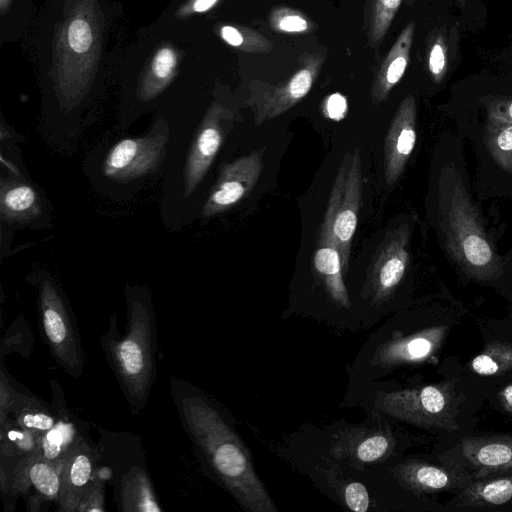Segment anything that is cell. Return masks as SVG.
Returning a JSON list of instances; mask_svg holds the SVG:
<instances>
[{"instance_id": "4dcf8cb0", "label": "cell", "mask_w": 512, "mask_h": 512, "mask_svg": "<svg viewBox=\"0 0 512 512\" xmlns=\"http://www.w3.org/2000/svg\"><path fill=\"white\" fill-rule=\"evenodd\" d=\"M67 37L71 49L78 53L88 51L92 43L90 26L82 19H76L71 22L68 28Z\"/></svg>"}, {"instance_id": "8fae6325", "label": "cell", "mask_w": 512, "mask_h": 512, "mask_svg": "<svg viewBox=\"0 0 512 512\" xmlns=\"http://www.w3.org/2000/svg\"><path fill=\"white\" fill-rule=\"evenodd\" d=\"M410 227L402 224L379 246L369 275L373 303L387 300L402 281L409 263Z\"/></svg>"}, {"instance_id": "484cf974", "label": "cell", "mask_w": 512, "mask_h": 512, "mask_svg": "<svg viewBox=\"0 0 512 512\" xmlns=\"http://www.w3.org/2000/svg\"><path fill=\"white\" fill-rule=\"evenodd\" d=\"M394 448V441L385 433L375 432L361 437L350 448V455L358 463H374L387 457Z\"/></svg>"}, {"instance_id": "83f0119b", "label": "cell", "mask_w": 512, "mask_h": 512, "mask_svg": "<svg viewBox=\"0 0 512 512\" xmlns=\"http://www.w3.org/2000/svg\"><path fill=\"white\" fill-rule=\"evenodd\" d=\"M112 471L105 467H97L90 486L78 506L77 512H103L105 511L104 482L110 479Z\"/></svg>"}, {"instance_id": "d6986e66", "label": "cell", "mask_w": 512, "mask_h": 512, "mask_svg": "<svg viewBox=\"0 0 512 512\" xmlns=\"http://www.w3.org/2000/svg\"><path fill=\"white\" fill-rule=\"evenodd\" d=\"M512 501V474L474 479L448 503L453 507L488 508Z\"/></svg>"}, {"instance_id": "277c9868", "label": "cell", "mask_w": 512, "mask_h": 512, "mask_svg": "<svg viewBox=\"0 0 512 512\" xmlns=\"http://www.w3.org/2000/svg\"><path fill=\"white\" fill-rule=\"evenodd\" d=\"M453 382L425 385L390 392L379 391L374 408L416 426L454 432L457 423L459 396Z\"/></svg>"}, {"instance_id": "3957f363", "label": "cell", "mask_w": 512, "mask_h": 512, "mask_svg": "<svg viewBox=\"0 0 512 512\" xmlns=\"http://www.w3.org/2000/svg\"><path fill=\"white\" fill-rule=\"evenodd\" d=\"M445 181L442 229L448 252L471 277L491 280L501 273L495 247L457 171Z\"/></svg>"}, {"instance_id": "7a4b0ae2", "label": "cell", "mask_w": 512, "mask_h": 512, "mask_svg": "<svg viewBox=\"0 0 512 512\" xmlns=\"http://www.w3.org/2000/svg\"><path fill=\"white\" fill-rule=\"evenodd\" d=\"M127 321L118 330L116 315L109 318L100 336L105 359L111 368L132 415L146 406L157 376V325L150 296L135 288L126 292Z\"/></svg>"}, {"instance_id": "836d02e7", "label": "cell", "mask_w": 512, "mask_h": 512, "mask_svg": "<svg viewBox=\"0 0 512 512\" xmlns=\"http://www.w3.org/2000/svg\"><path fill=\"white\" fill-rule=\"evenodd\" d=\"M323 114L335 121L343 119L348 110L346 98L340 93H334L327 97L323 104Z\"/></svg>"}, {"instance_id": "7c38bea8", "label": "cell", "mask_w": 512, "mask_h": 512, "mask_svg": "<svg viewBox=\"0 0 512 512\" xmlns=\"http://www.w3.org/2000/svg\"><path fill=\"white\" fill-rule=\"evenodd\" d=\"M232 114L213 107L203 119L191 144L184 168V195L190 196L214 161L229 128Z\"/></svg>"}, {"instance_id": "74e56055", "label": "cell", "mask_w": 512, "mask_h": 512, "mask_svg": "<svg viewBox=\"0 0 512 512\" xmlns=\"http://www.w3.org/2000/svg\"><path fill=\"white\" fill-rule=\"evenodd\" d=\"M498 398L502 408L512 414V383L500 390Z\"/></svg>"}, {"instance_id": "5bb4252c", "label": "cell", "mask_w": 512, "mask_h": 512, "mask_svg": "<svg viewBox=\"0 0 512 512\" xmlns=\"http://www.w3.org/2000/svg\"><path fill=\"white\" fill-rule=\"evenodd\" d=\"M97 463L95 450L79 433L62 460L59 511L77 512L95 475Z\"/></svg>"}, {"instance_id": "f1b7e54d", "label": "cell", "mask_w": 512, "mask_h": 512, "mask_svg": "<svg viewBox=\"0 0 512 512\" xmlns=\"http://www.w3.org/2000/svg\"><path fill=\"white\" fill-rule=\"evenodd\" d=\"M401 2L402 0H376L371 26L373 41L383 38Z\"/></svg>"}, {"instance_id": "d6a6232c", "label": "cell", "mask_w": 512, "mask_h": 512, "mask_svg": "<svg viewBox=\"0 0 512 512\" xmlns=\"http://www.w3.org/2000/svg\"><path fill=\"white\" fill-rule=\"evenodd\" d=\"M176 64L175 53L170 48L161 49L155 56L152 64L153 73L160 79L167 78Z\"/></svg>"}, {"instance_id": "ac0fdd59", "label": "cell", "mask_w": 512, "mask_h": 512, "mask_svg": "<svg viewBox=\"0 0 512 512\" xmlns=\"http://www.w3.org/2000/svg\"><path fill=\"white\" fill-rule=\"evenodd\" d=\"M313 267L329 299L340 308L350 309L351 301L343 281L341 254L328 238L319 237L314 251Z\"/></svg>"}, {"instance_id": "ba28073f", "label": "cell", "mask_w": 512, "mask_h": 512, "mask_svg": "<svg viewBox=\"0 0 512 512\" xmlns=\"http://www.w3.org/2000/svg\"><path fill=\"white\" fill-rule=\"evenodd\" d=\"M441 459L465 469L473 479L508 472L512 470V435L464 437Z\"/></svg>"}, {"instance_id": "7402d4cb", "label": "cell", "mask_w": 512, "mask_h": 512, "mask_svg": "<svg viewBox=\"0 0 512 512\" xmlns=\"http://www.w3.org/2000/svg\"><path fill=\"white\" fill-rule=\"evenodd\" d=\"M1 213L6 220L25 221L40 213V199L30 185L17 181H1Z\"/></svg>"}, {"instance_id": "52a82bcc", "label": "cell", "mask_w": 512, "mask_h": 512, "mask_svg": "<svg viewBox=\"0 0 512 512\" xmlns=\"http://www.w3.org/2000/svg\"><path fill=\"white\" fill-rule=\"evenodd\" d=\"M446 326H434L410 334H392L388 339L375 340L365 360L367 370L375 373L404 365L428 361L439 351L446 337Z\"/></svg>"}, {"instance_id": "6da1fadb", "label": "cell", "mask_w": 512, "mask_h": 512, "mask_svg": "<svg viewBox=\"0 0 512 512\" xmlns=\"http://www.w3.org/2000/svg\"><path fill=\"white\" fill-rule=\"evenodd\" d=\"M169 387L182 426L205 471L244 510L276 512L248 449L217 403L187 380L172 377Z\"/></svg>"}, {"instance_id": "4fadbf2b", "label": "cell", "mask_w": 512, "mask_h": 512, "mask_svg": "<svg viewBox=\"0 0 512 512\" xmlns=\"http://www.w3.org/2000/svg\"><path fill=\"white\" fill-rule=\"evenodd\" d=\"M62 461L52 462L33 454L22 458L10 476L14 493L28 496V507L39 509L44 501H58L61 489Z\"/></svg>"}, {"instance_id": "9c48e42d", "label": "cell", "mask_w": 512, "mask_h": 512, "mask_svg": "<svg viewBox=\"0 0 512 512\" xmlns=\"http://www.w3.org/2000/svg\"><path fill=\"white\" fill-rule=\"evenodd\" d=\"M167 139L164 135L127 138L108 152L103 173L115 181H131L153 172L160 165Z\"/></svg>"}, {"instance_id": "603a6c76", "label": "cell", "mask_w": 512, "mask_h": 512, "mask_svg": "<svg viewBox=\"0 0 512 512\" xmlns=\"http://www.w3.org/2000/svg\"><path fill=\"white\" fill-rule=\"evenodd\" d=\"M78 434L74 423L64 414L52 429L39 438L32 454L48 461L60 462Z\"/></svg>"}, {"instance_id": "d4e9b609", "label": "cell", "mask_w": 512, "mask_h": 512, "mask_svg": "<svg viewBox=\"0 0 512 512\" xmlns=\"http://www.w3.org/2000/svg\"><path fill=\"white\" fill-rule=\"evenodd\" d=\"M16 408V422L39 437L52 429L64 415H54L47 408H43L38 400L28 399L24 405H15L12 410Z\"/></svg>"}, {"instance_id": "8d00e7d4", "label": "cell", "mask_w": 512, "mask_h": 512, "mask_svg": "<svg viewBox=\"0 0 512 512\" xmlns=\"http://www.w3.org/2000/svg\"><path fill=\"white\" fill-rule=\"evenodd\" d=\"M222 38L230 45L238 47L243 43L242 34L232 26H224L221 28Z\"/></svg>"}, {"instance_id": "44dd1931", "label": "cell", "mask_w": 512, "mask_h": 512, "mask_svg": "<svg viewBox=\"0 0 512 512\" xmlns=\"http://www.w3.org/2000/svg\"><path fill=\"white\" fill-rule=\"evenodd\" d=\"M414 30L415 23L412 21L401 32L384 60L372 89V99L375 103L384 101L404 75L409 62Z\"/></svg>"}, {"instance_id": "1f68e13d", "label": "cell", "mask_w": 512, "mask_h": 512, "mask_svg": "<svg viewBox=\"0 0 512 512\" xmlns=\"http://www.w3.org/2000/svg\"><path fill=\"white\" fill-rule=\"evenodd\" d=\"M343 498L348 508L354 512H365L370 505L367 489L359 482L347 484L344 488Z\"/></svg>"}, {"instance_id": "5b68a950", "label": "cell", "mask_w": 512, "mask_h": 512, "mask_svg": "<svg viewBox=\"0 0 512 512\" xmlns=\"http://www.w3.org/2000/svg\"><path fill=\"white\" fill-rule=\"evenodd\" d=\"M39 331L54 361L70 377L79 378L85 368L81 334L73 311L50 279L39 285Z\"/></svg>"}, {"instance_id": "4316f807", "label": "cell", "mask_w": 512, "mask_h": 512, "mask_svg": "<svg viewBox=\"0 0 512 512\" xmlns=\"http://www.w3.org/2000/svg\"><path fill=\"white\" fill-rule=\"evenodd\" d=\"M487 143L495 160L512 171V124L489 121Z\"/></svg>"}, {"instance_id": "2e32d148", "label": "cell", "mask_w": 512, "mask_h": 512, "mask_svg": "<svg viewBox=\"0 0 512 512\" xmlns=\"http://www.w3.org/2000/svg\"><path fill=\"white\" fill-rule=\"evenodd\" d=\"M395 472L405 488L418 494L460 491L474 480L469 472L458 466L435 465L419 460L403 462Z\"/></svg>"}, {"instance_id": "ffe728a7", "label": "cell", "mask_w": 512, "mask_h": 512, "mask_svg": "<svg viewBox=\"0 0 512 512\" xmlns=\"http://www.w3.org/2000/svg\"><path fill=\"white\" fill-rule=\"evenodd\" d=\"M119 507L122 512H162L152 481L143 467L132 465L119 480Z\"/></svg>"}, {"instance_id": "f35d334b", "label": "cell", "mask_w": 512, "mask_h": 512, "mask_svg": "<svg viewBox=\"0 0 512 512\" xmlns=\"http://www.w3.org/2000/svg\"><path fill=\"white\" fill-rule=\"evenodd\" d=\"M217 0H196L194 3V10L197 12L206 11L211 8Z\"/></svg>"}, {"instance_id": "9a60e30c", "label": "cell", "mask_w": 512, "mask_h": 512, "mask_svg": "<svg viewBox=\"0 0 512 512\" xmlns=\"http://www.w3.org/2000/svg\"><path fill=\"white\" fill-rule=\"evenodd\" d=\"M416 143V106L412 95L399 105L384 144V175L388 185L397 182Z\"/></svg>"}, {"instance_id": "e0dca14e", "label": "cell", "mask_w": 512, "mask_h": 512, "mask_svg": "<svg viewBox=\"0 0 512 512\" xmlns=\"http://www.w3.org/2000/svg\"><path fill=\"white\" fill-rule=\"evenodd\" d=\"M320 61L307 63L283 85L264 90L255 98V124L280 116L310 91L319 70Z\"/></svg>"}, {"instance_id": "e575fe53", "label": "cell", "mask_w": 512, "mask_h": 512, "mask_svg": "<svg viewBox=\"0 0 512 512\" xmlns=\"http://www.w3.org/2000/svg\"><path fill=\"white\" fill-rule=\"evenodd\" d=\"M490 122L512 124V100L493 102L488 109Z\"/></svg>"}, {"instance_id": "d590c367", "label": "cell", "mask_w": 512, "mask_h": 512, "mask_svg": "<svg viewBox=\"0 0 512 512\" xmlns=\"http://www.w3.org/2000/svg\"><path fill=\"white\" fill-rule=\"evenodd\" d=\"M278 28L285 32H303L307 30L308 23L299 15L289 14L279 20Z\"/></svg>"}, {"instance_id": "f546056e", "label": "cell", "mask_w": 512, "mask_h": 512, "mask_svg": "<svg viewBox=\"0 0 512 512\" xmlns=\"http://www.w3.org/2000/svg\"><path fill=\"white\" fill-rule=\"evenodd\" d=\"M428 68L436 83H440L448 69V46L442 33H437L428 52Z\"/></svg>"}, {"instance_id": "8992f818", "label": "cell", "mask_w": 512, "mask_h": 512, "mask_svg": "<svg viewBox=\"0 0 512 512\" xmlns=\"http://www.w3.org/2000/svg\"><path fill=\"white\" fill-rule=\"evenodd\" d=\"M362 196L360 151L346 153L332 185L330 197L320 226L319 237L331 240L338 248L343 272L349 268L352 239L358 222Z\"/></svg>"}, {"instance_id": "30bf717a", "label": "cell", "mask_w": 512, "mask_h": 512, "mask_svg": "<svg viewBox=\"0 0 512 512\" xmlns=\"http://www.w3.org/2000/svg\"><path fill=\"white\" fill-rule=\"evenodd\" d=\"M263 152L253 151L221 167L217 181L203 207L204 217L226 211L253 190L263 169Z\"/></svg>"}, {"instance_id": "ab89813d", "label": "cell", "mask_w": 512, "mask_h": 512, "mask_svg": "<svg viewBox=\"0 0 512 512\" xmlns=\"http://www.w3.org/2000/svg\"><path fill=\"white\" fill-rule=\"evenodd\" d=\"M458 3H460L461 5H463L464 3V0H456Z\"/></svg>"}, {"instance_id": "cb8c5ba5", "label": "cell", "mask_w": 512, "mask_h": 512, "mask_svg": "<svg viewBox=\"0 0 512 512\" xmlns=\"http://www.w3.org/2000/svg\"><path fill=\"white\" fill-rule=\"evenodd\" d=\"M470 368L481 376L500 375L512 369V343L492 341L470 361Z\"/></svg>"}]
</instances>
